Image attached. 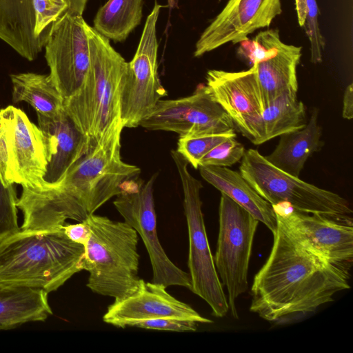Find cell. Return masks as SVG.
Listing matches in <instances>:
<instances>
[{
  "mask_svg": "<svg viewBox=\"0 0 353 353\" xmlns=\"http://www.w3.org/2000/svg\"><path fill=\"white\" fill-rule=\"evenodd\" d=\"M271 252L251 287L250 310L268 321L314 311L350 288L349 272L294 239L277 221Z\"/></svg>",
  "mask_w": 353,
  "mask_h": 353,
  "instance_id": "obj_1",
  "label": "cell"
},
{
  "mask_svg": "<svg viewBox=\"0 0 353 353\" xmlns=\"http://www.w3.org/2000/svg\"><path fill=\"white\" fill-rule=\"evenodd\" d=\"M121 133L98 142L91 139L59 182L46 183L34 190V199L43 214L61 221H84L120 194L124 184L138 177L140 168L121 159Z\"/></svg>",
  "mask_w": 353,
  "mask_h": 353,
  "instance_id": "obj_2",
  "label": "cell"
},
{
  "mask_svg": "<svg viewBox=\"0 0 353 353\" xmlns=\"http://www.w3.org/2000/svg\"><path fill=\"white\" fill-rule=\"evenodd\" d=\"M84 246L71 241L62 227L19 230L0 241V284L56 291L82 270Z\"/></svg>",
  "mask_w": 353,
  "mask_h": 353,
  "instance_id": "obj_3",
  "label": "cell"
},
{
  "mask_svg": "<svg viewBox=\"0 0 353 353\" xmlns=\"http://www.w3.org/2000/svg\"><path fill=\"white\" fill-rule=\"evenodd\" d=\"M90 65L78 92L63 108L78 128L94 141L107 139L123 126L119 88L128 62L110 40L88 24Z\"/></svg>",
  "mask_w": 353,
  "mask_h": 353,
  "instance_id": "obj_4",
  "label": "cell"
},
{
  "mask_svg": "<svg viewBox=\"0 0 353 353\" xmlns=\"http://www.w3.org/2000/svg\"><path fill=\"white\" fill-rule=\"evenodd\" d=\"M84 221L90 230L81 260L82 270L89 273L87 287L114 301L133 294L141 280L137 231L125 221L94 214Z\"/></svg>",
  "mask_w": 353,
  "mask_h": 353,
  "instance_id": "obj_5",
  "label": "cell"
},
{
  "mask_svg": "<svg viewBox=\"0 0 353 353\" xmlns=\"http://www.w3.org/2000/svg\"><path fill=\"white\" fill-rule=\"evenodd\" d=\"M239 170L250 186L272 206L287 203L302 212L331 216L352 213L345 199L278 169L257 150H245Z\"/></svg>",
  "mask_w": 353,
  "mask_h": 353,
  "instance_id": "obj_6",
  "label": "cell"
},
{
  "mask_svg": "<svg viewBox=\"0 0 353 353\" xmlns=\"http://www.w3.org/2000/svg\"><path fill=\"white\" fill-rule=\"evenodd\" d=\"M171 156L179 172L183 193V208L188 239V268L192 292L203 299L216 317L229 312L227 296L217 274L201 210L200 191L203 185L188 169V161L176 151Z\"/></svg>",
  "mask_w": 353,
  "mask_h": 353,
  "instance_id": "obj_7",
  "label": "cell"
},
{
  "mask_svg": "<svg viewBox=\"0 0 353 353\" xmlns=\"http://www.w3.org/2000/svg\"><path fill=\"white\" fill-rule=\"evenodd\" d=\"M219 234L214 261L226 288L229 311L238 319L236 301L248 288V269L259 221L248 210L221 193Z\"/></svg>",
  "mask_w": 353,
  "mask_h": 353,
  "instance_id": "obj_8",
  "label": "cell"
},
{
  "mask_svg": "<svg viewBox=\"0 0 353 353\" xmlns=\"http://www.w3.org/2000/svg\"><path fill=\"white\" fill-rule=\"evenodd\" d=\"M162 6L157 1L145 20L137 51L128 62L119 88L123 128H136L168 95L158 74L157 24Z\"/></svg>",
  "mask_w": 353,
  "mask_h": 353,
  "instance_id": "obj_9",
  "label": "cell"
},
{
  "mask_svg": "<svg viewBox=\"0 0 353 353\" xmlns=\"http://www.w3.org/2000/svg\"><path fill=\"white\" fill-rule=\"evenodd\" d=\"M47 156L43 134L19 108L0 110V179L4 185L40 187Z\"/></svg>",
  "mask_w": 353,
  "mask_h": 353,
  "instance_id": "obj_10",
  "label": "cell"
},
{
  "mask_svg": "<svg viewBox=\"0 0 353 353\" xmlns=\"http://www.w3.org/2000/svg\"><path fill=\"white\" fill-rule=\"evenodd\" d=\"M277 221L296 241L349 272L353 261L351 216H331L294 210L287 203L272 206Z\"/></svg>",
  "mask_w": 353,
  "mask_h": 353,
  "instance_id": "obj_11",
  "label": "cell"
},
{
  "mask_svg": "<svg viewBox=\"0 0 353 353\" xmlns=\"http://www.w3.org/2000/svg\"><path fill=\"white\" fill-rule=\"evenodd\" d=\"M157 174L146 182H135L123 189L113 202L124 221L138 233L148 253L152 270V282L165 288L181 286L192 290L189 273L178 268L167 256L160 243L157 226L153 186Z\"/></svg>",
  "mask_w": 353,
  "mask_h": 353,
  "instance_id": "obj_12",
  "label": "cell"
},
{
  "mask_svg": "<svg viewBox=\"0 0 353 353\" xmlns=\"http://www.w3.org/2000/svg\"><path fill=\"white\" fill-rule=\"evenodd\" d=\"M88 23L69 11L53 24L44 46L50 75L64 101L81 88L90 65Z\"/></svg>",
  "mask_w": 353,
  "mask_h": 353,
  "instance_id": "obj_13",
  "label": "cell"
},
{
  "mask_svg": "<svg viewBox=\"0 0 353 353\" xmlns=\"http://www.w3.org/2000/svg\"><path fill=\"white\" fill-rule=\"evenodd\" d=\"M139 125L174 132L179 137L235 132L232 119L204 84L190 96L159 100Z\"/></svg>",
  "mask_w": 353,
  "mask_h": 353,
  "instance_id": "obj_14",
  "label": "cell"
},
{
  "mask_svg": "<svg viewBox=\"0 0 353 353\" xmlns=\"http://www.w3.org/2000/svg\"><path fill=\"white\" fill-rule=\"evenodd\" d=\"M248 44L241 45L238 54L255 66L265 107L285 92H297L301 46L283 42L277 29L260 32Z\"/></svg>",
  "mask_w": 353,
  "mask_h": 353,
  "instance_id": "obj_15",
  "label": "cell"
},
{
  "mask_svg": "<svg viewBox=\"0 0 353 353\" xmlns=\"http://www.w3.org/2000/svg\"><path fill=\"white\" fill-rule=\"evenodd\" d=\"M205 85L232 119L235 128L256 145L265 104L255 66L240 72L210 70L206 74Z\"/></svg>",
  "mask_w": 353,
  "mask_h": 353,
  "instance_id": "obj_16",
  "label": "cell"
},
{
  "mask_svg": "<svg viewBox=\"0 0 353 353\" xmlns=\"http://www.w3.org/2000/svg\"><path fill=\"white\" fill-rule=\"evenodd\" d=\"M282 12L281 0H228L196 42L199 57L226 43H241L256 30L268 28Z\"/></svg>",
  "mask_w": 353,
  "mask_h": 353,
  "instance_id": "obj_17",
  "label": "cell"
},
{
  "mask_svg": "<svg viewBox=\"0 0 353 353\" xmlns=\"http://www.w3.org/2000/svg\"><path fill=\"white\" fill-rule=\"evenodd\" d=\"M165 286L141 279L137 290L108 307L103 321L118 327H132L135 323L158 318H177L198 323L212 321L201 316L187 303L168 292Z\"/></svg>",
  "mask_w": 353,
  "mask_h": 353,
  "instance_id": "obj_18",
  "label": "cell"
},
{
  "mask_svg": "<svg viewBox=\"0 0 353 353\" xmlns=\"http://www.w3.org/2000/svg\"><path fill=\"white\" fill-rule=\"evenodd\" d=\"M37 120L47 156L43 180L47 183H57L85 152L91 139L78 128L64 108L54 116L37 113Z\"/></svg>",
  "mask_w": 353,
  "mask_h": 353,
  "instance_id": "obj_19",
  "label": "cell"
},
{
  "mask_svg": "<svg viewBox=\"0 0 353 353\" xmlns=\"http://www.w3.org/2000/svg\"><path fill=\"white\" fill-rule=\"evenodd\" d=\"M37 1L0 0V39L29 61L43 50L35 37Z\"/></svg>",
  "mask_w": 353,
  "mask_h": 353,
  "instance_id": "obj_20",
  "label": "cell"
},
{
  "mask_svg": "<svg viewBox=\"0 0 353 353\" xmlns=\"http://www.w3.org/2000/svg\"><path fill=\"white\" fill-rule=\"evenodd\" d=\"M198 169L204 180L244 208L272 233L275 231L277 220L272 205L250 186L240 172L214 165H201Z\"/></svg>",
  "mask_w": 353,
  "mask_h": 353,
  "instance_id": "obj_21",
  "label": "cell"
},
{
  "mask_svg": "<svg viewBox=\"0 0 353 353\" xmlns=\"http://www.w3.org/2000/svg\"><path fill=\"white\" fill-rule=\"evenodd\" d=\"M321 135L318 110L314 109L303 128L280 135L276 148L265 157L278 169L299 177L307 159L322 147Z\"/></svg>",
  "mask_w": 353,
  "mask_h": 353,
  "instance_id": "obj_22",
  "label": "cell"
},
{
  "mask_svg": "<svg viewBox=\"0 0 353 353\" xmlns=\"http://www.w3.org/2000/svg\"><path fill=\"white\" fill-rule=\"evenodd\" d=\"M52 314L42 290L0 284V330L44 321Z\"/></svg>",
  "mask_w": 353,
  "mask_h": 353,
  "instance_id": "obj_23",
  "label": "cell"
},
{
  "mask_svg": "<svg viewBox=\"0 0 353 353\" xmlns=\"http://www.w3.org/2000/svg\"><path fill=\"white\" fill-rule=\"evenodd\" d=\"M12 101L29 103L37 112L45 116H54L63 109L64 99L51 76L34 72L10 75Z\"/></svg>",
  "mask_w": 353,
  "mask_h": 353,
  "instance_id": "obj_24",
  "label": "cell"
},
{
  "mask_svg": "<svg viewBox=\"0 0 353 353\" xmlns=\"http://www.w3.org/2000/svg\"><path fill=\"white\" fill-rule=\"evenodd\" d=\"M304 104L297 99V92H285L263 109L259 126L256 145L284 133L301 129L306 125Z\"/></svg>",
  "mask_w": 353,
  "mask_h": 353,
  "instance_id": "obj_25",
  "label": "cell"
},
{
  "mask_svg": "<svg viewBox=\"0 0 353 353\" xmlns=\"http://www.w3.org/2000/svg\"><path fill=\"white\" fill-rule=\"evenodd\" d=\"M143 0H108L97 11L93 28L115 42L124 41L141 23Z\"/></svg>",
  "mask_w": 353,
  "mask_h": 353,
  "instance_id": "obj_26",
  "label": "cell"
},
{
  "mask_svg": "<svg viewBox=\"0 0 353 353\" xmlns=\"http://www.w3.org/2000/svg\"><path fill=\"white\" fill-rule=\"evenodd\" d=\"M236 137L235 132L179 137L176 151L195 169L202 158L217 145Z\"/></svg>",
  "mask_w": 353,
  "mask_h": 353,
  "instance_id": "obj_27",
  "label": "cell"
},
{
  "mask_svg": "<svg viewBox=\"0 0 353 353\" xmlns=\"http://www.w3.org/2000/svg\"><path fill=\"white\" fill-rule=\"evenodd\" d=\"M17 199L13 185H4L0 179V241L20 230Z\"/></svg>",
  "mask_w": 353,
  "mask_h": 353,
  "instance_id": "obj_28",
  "label": "cell"
},
{
  "mask_svg": "<svg viewBox=\"0 0 353 353\" xmlns=\"http://www.w3.org/2000/svg\"><path fill=\"white\" fill-rule=\"evenodd\" d=\"M245 152L243 145L236 139V137H230L205 155L200 161L199 166H231L242 159Z\"/></svg>",
  "mask_w": 353,
  "mask_h": 353,
  "instance_id": "obj_29",
  "label": "cell"
},
{
  "mask_svg": "<svg viewBox=\"0 0 353 353\" xmlns=\"http://www.w3.org/2000/svg\"><path fill=\"white\" fill-rule=\"evenodd\" d=\"M319 10L316 0H305V19L303 27L310 42V60L313 63L322 61L325 39L318 23Z\"/></svg>",
  "mask_w": 353,
  "mask_h": 353,
  "instance_id": "obj_30",
  "label": "cell"
},
{
  "mask_svg": "<svg viewBox=\"0 0 353 353\" xmlns=\"http://www.w3.org/2000/svg\"><path fill=\"white\" fill-rule=\"evenodd\" d=\"M199 324L191 320L165 317L139 321L132 327L172 332H195Z\"/></svg>",
  "mask_w": 353,
  "mask_h": 353,
  "instance_id": "obj_31",
  "label": "cell"
},
{
  "mask_svg": "<svg viewBox=\"0 0 353 353\" xmlns=\"http://www.w3.org/2000/svg\"><path fill=\"white\" fill-rule=\"evenodd\" d=\"M62 229L71 241L83 246L87 243L90 236V230L85 221L75 224H64Z\"/></svg>",
  "mask_w": 353,
  "mask_h": 353,
  "instance_id": "obj_32",
  "label": "cell"
},
{
  "mask_svg": "<svg viewBox=\"0 0 353 353\" xmlns=\"http://www.w3.org/2000/svg\"><path fill=\"white\" fill-rule=\"evenodd\" d=\"M353 84L348 85L345 90L343 99L342 115L344 119H351L353 117Z\"/></svg>",
  "mask_w": 353,
  "mask_h": 353,
  "instance_id": "obj_33",
  "label": "cell"
},
{
  "mask_svg": "<svg viewBox=\"0 0 353 353\" xmlns=\"http://www.w3.org/2000/svg\"><path fill=\"white\" fill-rule=\"evenodd\" d=\"M88 0H67L68 3V11L78 14H83Z\"/></svg>",
  "mask_w": 353,
  "mask_h": 353,
  "instance_id": "obj_34",
  "label": "cell"
},
{
  "mask_svg": "<svg viewBox=\"0 0 353 353\" xmlns=\"http://www.w3.org/2000/svg\"><path fill=\"white\" fill-rule=\"evenodd\" d=\"M179 0H168V6L170 9H174L179 8Z\"/></svg>",
  "mask_w": 353,
  "mask_h": 353,
  "instance_id": "obj_35",
  "label": "cell"
}]
</instances>
